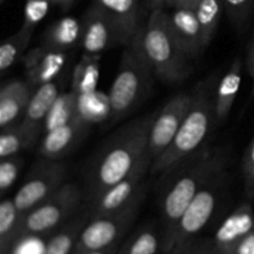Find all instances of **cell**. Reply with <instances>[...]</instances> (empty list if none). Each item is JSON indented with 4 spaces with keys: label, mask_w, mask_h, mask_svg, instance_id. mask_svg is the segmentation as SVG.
<instances>
[{
    "label": "cell",
    "mask_w": 254,
    "mask_h": 254,
    "mask_svg": "<svg viewBox=\"0 0 254 254\" xmlns=\"http://www.w3.org/2000/svg\"><path fill=\"white\" fill-rule=\"evenodd\" d=\"M52 4L55 5H59V6H61L62 9H68V7H71V5L73 4L74 0H51Z\"/></svg>",
    "instance_id": "cell-41"
},
{
    "label": "cell",
    "mask_w": 254,
    "mask_h": 254,
    "mask_svg": "<svg viewBox=\"0 0 254 254\" xmlns=\"http://www.w3.org/2000/svg\"><path fill=\"white\" fill-rule=\"evenodd\" d=\"M87 130L88 123L83 117L78 116L68 123L45 131L40 144V155L47 160H62L78 145Z\"/></svg>",
    "instance_id": "cell-14"
},
{
    "label": "cell",
    "mask_w": 254,
    "mask_h": 254,
    "mask_svg": "<svg viewBox=\"0 0 254 254\" xmlns=\"http://www.w3.org/2000/svg\"><path fill=\"white\" fill-rule=\"evenodd\" d=\"M82 22L73 16H66L52 22L42 35L41 46L67 52L81 44Z\"/></svg>",
    "instance_id": "cell-20"
},
{
    "label": "cell",
    "mask_w": 254,
    "mask_h": 254,
    "mask_svg": "<svg viewBox=\"0 0 254 254\" xmlns=\"http://www.w3.org/2000/svg\"><path fill=\"white\" fill-rule=\"evenodd\" d=\"M151 164L153 159L148 155L127 178L106 189L103 192L89 201V210L87 212L88 220L117 212L128 206L139 191L146 185V175L150 174Z\"/></svg>",
    "instance_id": "cell-10"
},
{
    "label": "cell",
    "mask_w": 254,
    "mask_h": 254,
    "mask_svg": "<svg viewBox=\"0 0 254 254\" xmlns=\"http://www.w3.org/2000/svg\"><path fill=\"white\" fill-rule=\"evenodd\" d=\"M67 165L62 160L42 159L14 196V203L22 216L49 198L66 179Z\"/></svg>",
    "instance_id": "cell-9"
},
{
    "label": "cell",
    "mask_w": 254,
    "mask_h": 254,
    "mask_svg": "<svg viewBox=\"0 0 254 254\" xmlns=\"http://www.w3.org/2000/svg\"><path fill=\"white\" fill-rule=\"evenodd\" d=\"M250 46H254V36H253V40H252V42H251Z\"/></svg>",
    "instance_id": "cell-43"
},
{
    "label": "cell",
    "mask_w": 254,
    "mask_h": 254,
    "mask_svg": "<svg viewBox=\"0 0 254 254\" xmlns=\"http://www.w3.org/2000/svg\"><path fill=\"white\" fill-rule=\"evenodd\" d=\"M227 166V155L221 148L205 145L189 156L170 173L161 195V252L168 246L176 225L189 203L206 181L220 169Z\"/></svg>",
    "instance_id": "cell-2"
},
{
    "label": "cell",
    "mask_w": 254,
    "mask_h": 254,
    "mask_svg": "<svg viewBox=\"0 0 254 254\" xmlns=\"http://www.w3.org/2000/svg\"><path fill=\"white\" fill-rule=\"evenodd\" d=\"M21 217L12 198L0 201V251L2 254H9L16 240Z\"/></svg>",
    "instance_id": "cell-26"
},
{
    "label": "cell",
    "mask_w": 254,
    "mask_h": 254,
    "mask_svg": "<svg viewBox=\"0 0 254 254\" xmlns=\"http://www.w3.org/2000/svg\"><path fill=\"white\" fill-rule=\"evenodd\" d=\"M139 36L156 79L176 84L190 77L193 69L192 60L186 56L174 37L165 7H151Z\"/></svg>",
    "instance_id": "cell-5"
},
{
    "label": "cell",
    "mask_w": 254,
    "mask_h": 254,
    "mask_svg": "<svg viewBox=\"0 0 254 254\" xmlns=\"http://www.w3.org/2000/svg\"><path fill=\"white\" fill-rule=\"evenodd\" d=\"M34 89L26 79L11 81L0 87V129L11 127L22 117Z\"/></svg>",
    "instance_id": "cell-19"
},
{
    "label": "cell",
    "mask_w": 254,
    "mask_h": 254,
    "mask_svg": "<svg viewBox=\"0 0 254 254\" xmlns=\"http://www.w3.org/2000/svg\"><path fill=\"white\" fill-rule=\"evenodd\" d=\"M24 160L20 155L0 159V196L6 192L16 181Z\"/></svg>",
    "instance_id": "cell-31"
},
{
    "label": "cell",
    "mask_w": 254,
    "mask_h": 254,
    "mask_svg": "<svg viewBox=\"0 0 254 254\" xmlns=\"http://www.w3.org/2000/svg\"><path fill=\"white\" fill-rule=\"evenodd\" d=\"M245 192L248 198H254V168L245 174Z\"/></svg>",
    "instance_id": "cell-36"
},
{
    "label": "cell",
    "mask_w": 254,
    "mask_h": 254,
    "mask_svg": "<svg viewBox=\"0 0 254 254\" xmlns=\"http://www.w3.org/2000/svg\"><path fill=\"white\" fill-rule=\"evenodd\" d=\"M254 168V138L253 140L251 141L250 146L246 150L245 156H243L242 160V173L243 175L247 174L251 169Z\"/></svg>",
    "instance_id": "cell-35"
},
{
    "label": "cell",
    "mask_w": 254,
    "mask_h": 254,
    "mask_svg": "<svg viewBox=\"0 0 254 254\" xmlns=\"http://www.w3.org/2000/svg\"><path fill=\"white\" fill-rule=\"evenodd\" d=\"M88 221V216H73L71 220L51 233L46 241L44 254H72L81 231Z\"/></svg>",
    "instance_id": "cell-22"
},
{
    "label": "cell",
    "mask_w": 254,
    "mask_h": 254,
    "mask_svg": "<svg viewBox=\"0 0 254 254\" xmlns=\"http://www.w3.org/2000/svg\"><path fill=\"white\" fill-rule=\"evenodd\" d=\"M81 188L76 183H64L49 198L21 217L17 237H45L71 220L81 206Z\"/></svg>",
    "instance_id": "cell-7"
},
{
    "label": "cell",
    "mask_w": 254,
    "mask_h": 254,
    "mask_svg": "<svg viewBox=\"0 0 254 254\" xmlns=\"http://www.w3.org/2000/svg\"><path fill=\"white\" fill-rule=\"evenodd\" d=\"M156 79L144 52L139 32L124 46L118 71L108 96L109 121L117 123L130 116L146 98Z\"/></svg>",
    "instance_id": "cell-4"
},
{
    "label": "cell",
    "mask_w": 254,
    "mask_h": 254,
    "mask_svg": "<svg viewBox=\"0 0 254 254\" xmlns=\"http://www.w3.org/2000/svg\"><path fill=\"white\" fill-rule=\"evenodd\" d=\"M242 82V60L235 59L228 71L223 74L218 86H216L215 104L217 122L228 118L233 108Z\"/></svg>",
    "instance_id": "cell-21"
},
{
    "label": "cell",
    "mask_w": 254,
    "mask_h": 254,
    "mask_svg": "<svg viewBox=\"0 0 254 254\" xmlns=\"http://www.w3.org/2000/svg\"><path fill=\"white\" fill-rule=\"evenodd\" d=\"M60 94V84L56 81L36 87L30 97L20 124L30 131L41 135L45 121Z\"/></svg>",
    "instance_id": "cell-18"
},
{
    "label": "cell",
    "mask_w": 254,
    "mask_h": 254,
    "mask_svg": "<svg viewBox=\"0 0 254 254\" xmlns=\"http://www.w3.org/2000/svg\"><path fill=\"white\" fill-rule=\"evenodd\" d=\"M39 136L20 123L4 128L0 131V159L19 155L21 151L34 146Z\"/></svg>",
    "instance_id": "cell-24"
},
{
    "label": "cell",
    "mask_w": 254,
    "mask_h": 254,
    "mask_svg": "<svg viewBox=\"0 0 254 254\" xmlns=\"http://www.w3.org/2000/svg\"><path fill=\"white\" fill-rule=\"evenodd\" d=\"M168 19L171 32L186 56L192 61L198 59L207 47L203 42L195 9L171 7V11L168 12Z\"/></svg>",
    "instance_id": "cell-15"
},
{
    "label": "cell",
    "mask_w": 254,
    "mask_h": 254,
    "mask_svg": "<svg viewBox=\"0 0 254 254\" xmlns=\"http://www.w3.org/2000/svg\"><path fill=\"white\" fill-rule=\"evenodd\" d=\"M81 22V47L84 56L99 57L107 50L127 45L116 24L94 2L86 10Z\"/></svg>",
    "instance_id": "cell-12"
},
{
    "label": "cell",
    "mask_w": 254,
    "mask_h": 254,
    "mask_svg": "<svg viewBox=\"0 0 254 254\" xmlns=\"http://www.w3.org/2000/svg\"><path fill=\"white\" fill-rule=\"evenodd\" d=\"M67 62V52L36 47L24 57L26 81L34 88L55 81Z\"/></svg>",
    "instance_id": "cell-16"
},
{
    "label": "cell",
    "mask_w": 254,
    "mask_h": 254,
    "mask_svg": "<svg viewBox=\"0 0 254 254\" xmlns=\"http://www.w3.org/2000/svg\"><path fill=\"white\" fill-rule=\"evenodd\" d=\"M34 32L20 29L6 40L0 42V74L11 68L29 47Z\"/></svg>",
    "instance_id": "cell-28"
},
{
    "label": "cell",
    "mask_w": 254,
    "mask_h": 254,
    "mask_svg": "<svg viewBox=\"0 0 254 254\" xmlns=\"http://www.w3.org/2000/svg\"><path fill=\"white\" fill-rule=\"evenodd\" d=\"M176 1H178V0H151V2L149 6H150V9L154 6H163L166 9V7L175 6Z\"/></svg>",
    "instance_id": "cell-38"
},
{
    "label": "cell",
    "mask_w": 254,
    "mask_h": 254,
    "mask_svg": "<svg viewBox=\"0 0 254 254\" xmlns=\"http://www.w3.org/2000/svg\"><path fill=\"white\" fill-rule=\"evenodd\" d=\"M81 116L79 113V93L74 89L60 94L52 106L44 124V130L47 131L55 127L62 126Z\"/></svg>",
    "instance_id": "cell-25"
},
{
    "label": "cell",
    "mask_w": 254,
    "mask_h": 254,
    "mask_svg": "<svg viewBox=\"0 0 254 254\" xmlns=\"http://www.w3.org/2000/svg\"><path fill=\"white\" fill-rule=\"evenodd\" d=\"M45 247L46 242H42V237L21 236L14 241L9 254H44Z\"/></svg>",
    "instance_id": "cell-32"
},
{
    "label": "cell",
    "mask_w": 254,
    "mask_h": 254,
    "mask_svg": "<svg viewBox=\"0 0 254 254\" xmlns=\"http://www.w3.org/2000/svg\"><path fill=\"white\" fill-rule=\"evenodd\" d=\"M119 250V245H114L111 246V247L106 248V250H101V251H96V252H92L88 254H117Z\"/></svg>",
    "instance_id": "cell-40"
},
{
    "label": "cell",
    "mask_w": 254,
    "mask_h": 254,
    "mask_svg": "<svg viewBox=\"0 0 254 254\" xmlns=\"http://www.w3.org/2000/svg\"><path fill=\"white\" fill-rule=\"evenodd\" d=\"M116 24L127 45L140 31L141 0H93Z\"/></svg>",
    "instance_id": "cell-17"
},
{
    "label": "cell",
    "mask_w": 254,
    "mask_h": 254,
    "mask_svg": "<svg viewBox=\"0 0 254 254\" xmlns=\"http://www.w3.org/2000/svg\"><path fill=\"white\" fill-rule=\"evenodd\" d=\"M201 1H202V0H178L175 6H184V7H191V9H195Z\"/></svg>",
    "instance_id": "cell-39"
},
{
    "label": "cell",
    "mask_w": 254,
    "mask_h": 254,
    "mask_svg": "<svg viewBox=\"0 0 254 254\" xmlns=\"http://www.w3.org/2000/svg\"><path fill=\"white\" fill-rule=\"evenodd\" d=\"M227 166L216 171L201 190L196 193L186 210L181 215L175 231L164 248L163 253L169 254L180 246L197 238L215 215L221 198L227 188Z\"/></svg>",
    "instance_id": "cell-6"
},
{
    "label": "cell",
    "mask_w": 254,
    "mask_h": 254,
    "mask_svg": "<svg viewBox=\"0 0 254 254\" xmlns=\"http://www.w3.org/2000/svg\"><path fill=\"white\" fill-rule=\"evenodd\" d=\"M225 11L237 29L248 21L254 7V0H222Z\"/></svg>",
    "instance_id": "cell-30"
},
{
    "label": "cell",
    "mask_w": 254,
    "mask_h": 254,
    "mask_svg": "<svg viewBox=\"0 0 254 254\" xmlns=\"http://www.w3.org/2000/svg\"><path fill=\"white\" fill-rule=\"evenodd\" d=\"M4 1H5V0H0V5H1Z\"/></svg>",
    "instance_id": "cell-44"
},
{
    "label": "cell",
    "mask_w": 254,
    "mask_h": 254,
    "mask_svg": "<svg viewBox=\"0 0 254 254\" xmlns=\"http://www.w3.org/2000/svg\"><path fill=\"white\" fill-rule=\"evenodd\" d=\"M192 103V92H181L158 111L149 135L148 151L153 161L173 143Z\"/></svg>",
    "instance_id": "cell-11"
},
{
    "label": "cell",
    "mask_w": 254,
    "mask_h": 254,
    "mask_svg": "<svg viewBox=\"0 0 254 254\" xmlns=\"http://www.w3.org/2000/svg\"><path fill=\"white\" fill-rule=\"evenodd\" d=\"M213 77L201 81L192 91V103L169 148L153 161L151 175H165L205 145L217 122Z\"/></svg>",
    "instance_id": "cell-3"
},
{
    "label": "cell",
    "mask_w": 254,
    "mask_h": 254,
    "mask_svg": "<svg viewBox=\"0 0 254 254\" xmlns=\"http://www.w3.org/2000/svg\"><path fill=\"white\" fill-rule=\"evenodd\" d=\"M161 231L153 225H145L130 235L117 254H158L161 251Z\"/></svg>",
    "instance_id": "cell-23"
},
{
    "label": "cell",
    "mask_w": 254,
    "mask_h": 254,
    "mask_svg": "<svg viewBox=\"0 0 254 254\" xmlns=\"http://www.w3.org/2000/svg\"><path fill=\"white\" fill-rule=\"evenodd\" d=\"M247 68L253 83V93H254V46H250L247 55Z\"/></svg>",
    "instance_id": "cell-37"
},
{
    "label": "cell",
    "mask_w": 254,
    "mask_h": 254,
    "mask_svg": "<svg viewBox=\"0 0 254 254\" xmlns=\"http://www.w3.org/2000/svg\"><path fill=\"white\" fill-rule=\"evenodd\" d=\"M169 254H216L211 243V238L208 240H195L180 246L176 250L171 251Z\"/></svg>",
    "instance_id": "cell-33"
},
{
    "label": "cell",
    "mask_w": 254,
    "mask_h": 254,
    "mask_svg": "<svg viewBox=\"0 0 254 254\" xmlns=\"http://www.w3.org/2000/svg\"><path fill=\"white\" fill-rule=\"evenodd\" d=\"M254 210L251 202H243L222 221L211 243L216 254H232L241 241L252 230Z\"/></svg>",
    "instance_id": "cell-13"
},
{
    "label": "cell",
    "mask_w": 254,
    "mask_h": 254,
    "mask_svg": "<svg viewBox=\"0 0 254 254\" xmlns=\"http://www.w3.org/2000/svg\"><path fill=\"white\" fill-rule=\"evenodd\" d=\"M197 15L198 24H200L202 39L206 47L211 44L215 37L216 31L220 26L221 17H222L225 6L222 0H202L195 7Z\"/></svg>",
    "instance_id": "cell-27"
},
{
    "label": "cell",
    "mask_w": 254,
    "mask_h": 254,
    "mask_svg": "<svg viewBox=\"0 0 254 254\" xmlns=\"http://www.w3.org/2000/svg\"><path fill=\"white\" fill-rule=\"evenodd\" d=\"M146 190L148 185L139 191L128 206L117 212L89 218L81 231L72 254H88L118 245L121 238L135 222L146 197Z\"/></svg>",
    "instance_id": "cell-8"
},
{
    "label": "cell",
    "mask_w": 254,
    "mask_h": 254,
    "mask_svg": "<svg viewBox=\"0 0 254 254\" xmlns=\"http://www.w3.org/2000/svg\"><path fill=\"white\" fill-rule=\"evenodd\" d=\"M51 0H25L24 21L20 29L34 32L50 10Z\"/></svg>",
    "instance_id": "cell-29"
},
{
    "label": "cell",
    "mask_w": 254,
    "mask_h": 254,
    "mask_svg": "<svg viewBox=\"0 0 254 254\" xmlns=\"http://www.w3.org/2000/svg\"><path fill=\"white\" fill-rule=\"evenodd\" d=\"M144 1H145V2H146V4H148V5H150L151 0H144Z\"/></svg>",
    "instance_id": "cell-42"
},
{
    "label": "cell",
    "mask_w": 254,
    "mask_h": 254,
    "mask_svg": "<svg viewBox=\"0 0 254 254\" xmlns=\"http://www.w3.org/2000/svg\"><path fill=\"white\" fill-rule=\"evenodd\" d=\"M232 254H254V225Z\"/></svg>",
    "instance_id": "cell-34"
},
{
    "label": "cell",
    "mask_w": 254,
    "mask_h": 254,
    "mask_svg": "<svg viewBox=\"0 0 254 254\" xmlns=\"http://www.w3.org/2000/svg\"><path fill=\"white\" fill-rule=\"evenodd\" d=\"M156 114L158 111H154L131 119L117 129L102 145L87 171L89 201L127 178L149 155V135Z\"/></svg>",
    "instance_id": "cell-1"
}]
</instances>
